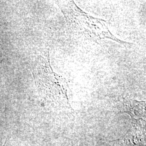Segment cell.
<instances>
[{
	"label": "cell",
	"instance_id": "obj_1",
	"mask_svg": "<svg viewBox=\"0 0 146 146\" xmlns=\"http://www.w3.org/2000/svg\"><path fill=\"white\" fill-rule=\"evenodd\" d=\"M32 73L37 90L47 104L56 110L73 111L68 98V82L53 72L49 52L37 58L33 64Z\"/></svg>",
	"mask_w": 146,
	"mask_h": 146
},
{
	"label": "cell",
	"instance_id": "obj_2",
	"mask_svg": "<svg viewBox=\"0 0 146 146\" xmlns=\"http://www.w3.org/2000/svg\"><path fill=\"white\" fill-rule=\"evenodd\" d=\"M70 31L76 36L98 42L108 38L121 44H129L117 38L111 33L106 22L95 18L82 11L73 1L58 2Z\"/></svg>",
	"mask_w": 146,
	"mask_h": 146
},
{
	"label": "cell",
	"instance_id": "obj_3",
	"mask_svg": "<svg viewBox=\"0 0 146 146\" xmlns=\"http://www.w3.org/2000/svg\"><path fill=\"white\" fill-rule=\"evenodd\" d=\"M145 101H137L125 98L119 113H127L131 116V124L146 125Z\"/></svg>",
	"mask_w": 146,
	"mask_h": 146
},
{
	"label": "cell",
	"instance_id": "obj_4",
	"mask_svg": "<svg viewBox=\"0 0 146 146\" xmlns=\"http://www.w3.org/2000/svg\"><path fill=\"white\" fill-rule=\"evenodd\" d=\"M146 125L131 124V128L121 137L108 141L107 146H136L143 140Z\"/></svg>",
	"mask_w": 146,
	"mask_h": 146
},
{
	"label": "cell",
	"instance_id": "obj_5",
	"mask_svg": "<svg viewBox=\"0 0 146 146\" xmlns=\"http://www.w3.org/2000/svg\"><path fill=\"white\" fill-rule=\"evenodd\" d=\"M72 146H78V141L75 137H73L72 139Z\"/></svg>",
	"mask_w": 146,
	"mask_h": 146
},
{
	"label": "cell",
	"instance_id": "obj_6",
	"mask_svg": "<svg viewBox=\"0 0 146 146\" xmlns=\"http://www.w3.org/2000/svg\"><path fill=\"white\" fill-rule=\"evenodd\" d=\"M5 145H3V146H5Z\"/></svg>",
	"mask_w": 146,
	"mask_h": 146
}]
</instances>
